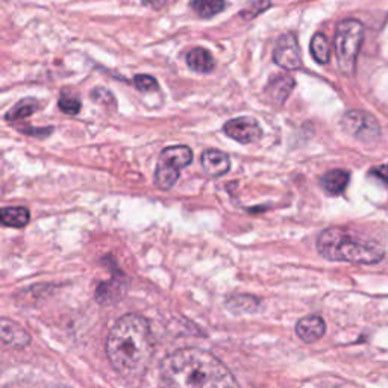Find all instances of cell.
Wrapping results in <instances>:
<instances>
[{
	"mask_svg": "<svg viewBox=\"0 0 388 388\" xmlns=\"http://www.w3.org/2000/svg\"><path fill=\"white\" fill-rule=\"evenodd\" d=\"M155 340L151 323L140 314H126L111 328L106 356L114 370L131 384H138L153 358Z\"/></svg>",
	"mask_w": 388,
	"mask_h": 388,
	"instance_id": "6da1fadb",
	"label": "cell"
},
{
	"mask_svg": "<svg viewBox=\"0 0 388 388\" xmlns=\"http://www.w3.org/2000/svg\"><path fill=\"white\" fill-rule=\"evenodd\" d=\"M161 375L170 388H242L219 358L198 347L178 349L165 356Z\"/></svg>",
	"mask_w": 388,
	"mask_h": 388,
	"instance_id": "7a4b0ae2",
	"label": "cell"
},
{
	"mask_svg": "<svg viewBox=\"0 0 388 388\" xmlns=\"http://www.w3.org/2000/svg\"><path fill=\"white\" fill-rule=\"evenodd\" d=\"M319 254L329 261L352 264H377L384 260V251L373 243L355 238L341 228H328L317 238Z\"/></svg>",
	"mask_w": 388,
	"mask_h": 388,
	"instance_id": "3957f363",
	"label": "cell"
},
{
	"mask_svg": "<svg viewBox=\"0 0 388 388\" xmlns=\"http://www.w3.org/2000/svg\"><path fill=\"white\" fill-rule=\"evenodd\" d=\"M364 39L363 23L355 20V18H347L343 20L335 31L334 48L335 57L338 61V69L343 75H354L356 67V58L359 49H361Z\"/></svg>",
	"mask_w": 388,
	"mask_h": 388,
	"instance_id": "277c9868",
	"label": "cell"
},
{
	"mask_svg": "<svg viewBox=\"0 0 388 388\" xmlns=\"http://www.w3.org/2000/svg\"><path fill=\"white\" fill-rule=\"evenodd\" d=\"M345 131L363 143H375L381 137V127L377 120L361 109H352L341 120Z\"/></svg>",
	"mask_w": 388,
	"mask_h": 388,
	"instance_id": "5b68a950",
	"label": "cell"
},
{
	"mask_svg": "<svg viewBox=\"0 0 388 388\" xmlns=\"http://www.w3.org/2000/svg\"><path fill=\"white\" fill-rule=\"evenodd\" d=\"M273 61L285 70H298L302 67V55L298 39L293 34L279 36L273 50Z\"/></svg>",
	"mask_w": 388,
	"mask_h": 388,
	"instance_id": "8992f818",
	"label": "cell"
},
{
	"mask_svg": "<svg viewBox=\"0 0 388 388\" xmlns=\"http://www.w3.org/2000/svg\"><path fill=\"white\" fill-rule=\"evenodd\" d=\"M223 131L233 140L242 144H251L261 138V126L252 117H238L225 123Z\"/></svg>",
	"mask_w": 388,
	"mask_h": 388,
	"instance_id": "52a82bcc",
	"label": "cell"
},
{
	"mask_svg": "<svg viewBox=\"0 0 388 388\" xmlns=\"http://www.w3.org/2000/svg\"><path fill=\"white\" fill-rule=\"evenodd\" d=\"M0 337H2L5 345L15 349H23L31 343L29 332L18 325L17 321L9 319H2L0 321Z\"/></svg>",
	"mask_w": 388,
	"mask_h": 388,
	"instance_id": "ba28073f",
	"label": "cell"
},
{
	"mask_svg": "<svg viewBox=\"0 0 388 388\" xmlns=\"http://www.w3.org/2000/svg\"><path fill=\"white\" fill-rule=\"evenodd\" d=\"M326 332V323L320 316H307L298 321L296 334L303 343H316Z\"/></svg>",
	"mask_w": 388,
	"mask_h": 388,
	"instance_id": "9c48e42d",
	"label": "cell"
},
{
	"mask_svg": "<svg viewBox=\"0 0 388 388\" xmlns=\"http://www.w3.org/2000/svg\"><path fill=\"white\" fill-rule=\"evenodd\" d=\"M296 81L290 75L275 76L265 87L267 100L275 105H284L294 88Z\"/></svg>",
	"mask_w": 388,
	"mask_h": 388,
	"instance_id": "30bf717a",
	"label": "cell"
},
{
	"mask_svg": "<svg viewBox=\"0 0 388 388\" xmlns=\"http://www.w3.org/2000/svg\"><path fill=\"white\" fill-rule=\"evenodd\" d=\"M202 167L211 178L223 176V174L228 173V170L230 167L229 156L225 152L216 151V149L203 152L202 153Z\"/></svg>",
	"mask_w": 388,
	"mask_h": 388,
	"instance_id": "8fae6325",
	"label": "cell"
},
{
	"mask_svg": "<svg viewBox=\"0 0 388 388\" xmlns=\"http://www.w3.org/2000/svg\"><path fill=\"white\" fill-rule=\"evenodd\" d=\"M193 161V152L187 146H172L164 149L160 156V162L170 164L173 167H187Z\"/></svg>",
	"mask_w": 388,
	"mask_h": 388,
	"instance_id": "7c38bea8",
	"label": "cell"
},
{
	"mask_svg": "<svg viewBox=\"0 0 388 388\" xmlns=\"http://www.w3.org/2000/svg\"><path fill=\"white\" fill-rule=\"evenodd\" d=\"M186 60H187L188 67L194 71H198V73H209L216 66L212 55L208 50L202 49V48L191 49L187 53Z\"/></svg>",
	"mask_w": 388,
	"mask_h": 388,
	"instance_id": "4fadbf2b",
	"label": "cell"
},
{
	"mask_svg": "<svg viewBox=\"0 0 388 388\" xmlns=\"http://www.w3.org/2000/svg\"><path fill=\"white\" fill-rule=\"evenodd\" d=\"M349 179H350L349 172L335 169L323 174L321 186L329 194H340L346 190Z\"/></svg>",
	"mask_w": 388,
	"mask_h": 388,
	"instance_id": "5bb4252c",
	"label": "cell"
},
{
	"mask_svg": "<svg viewBox=\"0 0 388 388\" xmlns=\"http://www.w3.org/2000/svg\"><path fill=\"white\" fill-rule=\"evenodd\" d=\"M2 223L9 228H25L31 220L29 209L25 207H8L0 212Z\"/></svg>",
	"mask_w": 388,
	"mask_h": 388,
	"instance_id": "9a60e30c",
	"label": "cell"
},
{
	"mask_svg": "<svg viewBox=\"0 0 388 388\" xmlns=\"http://www.w3.org/2000/svg\"><path fill=\"white\" fill-rule=\"evenodd\" d=\"M179 179V169L170 164L160 162L155 172V183L161 190H170Z\"/></svg>",
	"mask_w": 388,
	"mask_h": 388,
	"instance_id": "2e32d148",
	"label": "cell"
},
{
	"mask_svg": "<svg viewBox=\"0 0 388 388\" xmlns=\"http://www.w3.org/2000/svg\"><path fill=\"white\" fill-rule=\"evenodd\" d=\"M39 108H40V104L34 99L20 100L17 105H14L11 109H9V113L6 114V120L8 122H18V120H23L35 114L36 111H39Z\"/></svg>",
	"mask_w": 388,
	"mask_h": 388,
	"instance_id": "e0dca14e",
	"label": "cell"
},
{
	"mask_svg": "<svg viewBox=\"0 0 388 388\" xmlns=\"http://www.w3.org/2000/svg\"><path fill=\"white\" fill-rule=\"evenodd\" d=\"M225 6V0H193L191 2V9L202 18H209L220 14Z\"/></svg>",
	"mask_w": 388,
	"mask_h": 388,
	"instance_id": "ac0fdd59",
	"label": "cell"
},
{
	"mask_svg": "<svg viewBox=\"0 0 388 388\" xmlns=\"http://www.w3.org/2000/svg\"><path fill=\"white\" fill-rule=\"evenodd\" d=\"M311 55L319 64H326L331 58L329 41L323 34H316L311 40Z\"/></svg>",
	"mask_w": 388,
	"mask_h": 388,
	"instance_id": "d6986e66",
	"label": "cell"
},
{
	"mask_svg": "<svg viewBox=\"0 0 388 388\" xmlns=\"http://www.w3.org/2000/svg\"><path fill=\"white\" fill-rule=\"evenodd\" d=\"M58 106H60V109L62 111L64 114L75 116V114H78L79 111H81V102L76 97L62 96V97H60Z\"/></svg>",
	"mask_w": 388,
	"mask_h": 388,
	"instance_id": "ffe728a7",
	"label": "cell"
},
{
	"mask_svg": "<svg viewBox=\"0 0 388 388\" xmlns=\"http://www.w3.org/2000/svg\"><path fill=\"white\" fill-rule=\"evenodd\" d=\"M134 84L138 90L143 91V93H149V91L158 90V82L149 75H137L134 78Z\"/></svg>",
	"mask_w": 388,
	"mask_h": 388,
	"instance_id": "44dd1931",
	"label": "cell"
},
{
	"mask_svg": "<svg viewBox=\"0 0 388 388\" xmlns=\"http://www.w3.org/2000/svg\"><path fill=\"white\" fill-rule=\"evenodd\" d=\"M372 174H375L376 178H380L388 183V164L377 165V167L372 169Z\"/></svg>",
	"mask_w": 388,
	"mask_h": 388,
	"instance_id": "7402d4cb",
	"label": "cell"
},
{
	"mask_svg": "<svg viewBox=\"0 0 388 388\" xmlns=\"http://www.w3.org/2000/svg\"><path fill=\"white\" fill-rule=\"evenodd\" d=\"M49 388H69V387H62V385H53V387H49Z\"/></svg>",
	"mask_w": 388,
	"mask_h": 388,
	"instance_id": "603a6c76",
	"label": "cell"
}]
</instances>
